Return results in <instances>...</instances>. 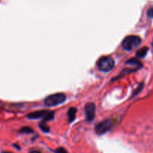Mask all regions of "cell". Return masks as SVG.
Instances as JSON below:
<instances>
[{
    "label": "cell",
    "mask_w": 153,
    "mask_h": 153,
    "mask_svg": "<svg viewBox=\"0 0 153 153\" xmlns=\"http://www.w3.org/2000/svg\"><path fill=\"white\" fill-rule=\"evenodd\" d=\"M65 100L66 96L65 94L56 93L47 97L45 100V104L48 107H54L64 103Z\"/></svg>",
    "instance_id": "7a4b0ae2"
},
{
    "label": "cell",
    "mask_w": 153,
    "mask_h": 153,
    "mask_svg": "<svg viewBox=\"0 0 153 153\" xmlns=\"http://www.w3.org/2000/svg\"><path fill=\"white\" fill-rule=\"evenodd\" d=\"M54 152L55 153H68L67 152V150H66L65 148H63V147H59V148H57L54 151Z\"/></svg>",
    "instance_id": "8fae6325"
},
{
    "label": "cell",
    "mask_w": 153,
    "mask_h": 153,
    "mask_svg": "<svg viewBox=\"0 0 153 153\" xmlns=\"http://www.w3.org/2000/svg\"><path fill=\"white\" fill-rule=\"evenodd\" d=\"M148 48H143L141 49H140L139 51L137 52V56L139 58H143V57L145 56L146 55L147 52H148Z\"/></svg>",
    "instance_id": "ba28073f"
},
{
    "label": "cell",
    "mask_w": 153,
    "mask_h": 153,
    "mask_svg": "<svg viewBox=\"0 0 153 153\" xmlns=\"http://www.w3.org/2000/svg\"><path fill=\"white\" fill-rule=\"evenodd\" d=\"M76 113V109L75 108V107H71V108L69 109L68 111V118L69 123H72V122L75 120Z\"/></svg>",
    "instance_id": "52a82bcc"
},
{
    "label": "cell",
    "mask_w": 153,
    "mask_h": 153,
    "mask_svg": "<svg viewBox=\"0 0 153 153\" xmlns=\"http://www.w3.org/2000/svg\"><path fill=\"white\" fill-rule=\"evenodd\" d=\"M85 115L87 121L91 122L95 117V104L93 103H88L85 107Z\"/></svg>",
    "instance_id": "5b68a950"
},
{
    "label": "cell",
    "mask_w": 153,
    "mask_h": 153,
    "mask_svg": "<svg viewBox=\"0 0 153 153\" xmlns=\"http://www.w3.org/2000/svg\"><path fill=\"white\" fill-rule=\"evenodd\" d=\"M39 127H40V128L42 129V131H44V132H49L50 128H49V126H48V125L44 124V123H42V124H40Z\"/></svg>",
    "instance_id": "30bf717a"
},
{
    "label": "cell",
    "mask_w": 153,
    "mask_h": 153,
    "mask_svg": "<svg viewBox=\"0 0 153 153\" xmlns=\"http://www.w3.org/2000/svg\"><path fill=\"white\" fill-rule=\"evenodd\" d=\"M141 43V38L137 35H128L123 39L122 47L126 51H131L139 46Z\"/></svg>",
    "instance_id": "6da1fadb"
},
{
    "label": "cell",
    "mask_w": 153,
    "mask_h": 153,
    "mask_svg": "<svg viewBox=\"0 0 153 153\" xmlns=\"http://www.w3.org/2000/svg\"><path fill=\"white\" fill-rule=\"evenodd\" d=\"M2 153H11V152H2Z\"/></svg>",
    "instance_id": "9a60e30c"
},
{
    "label": "cell",
    "mask_w": 153,
    "mask_h": 153,
    "mask_svg": "<svg viewBox=\"0 0 153 153\" xmlns=\"http://www.w3.org/2000/svg\"><path fill=\"white\" fill-rule=\"evenodd\" d=\"M115 61L110 56H103L99 59L97 62V66L101 71L108 72L114 67Z\"/></svg>",
    "instance_id": "3957f363"
},
{
    "label": "cell",
    "mask_w": 153,
    "mask_h": 153,
    "mask_svg": "<svg viewBox=\"0 0 153 153\" xmlns=\"http://www.w3.org/2000/svg\"><path fill=\"white\" fill-rule=\"evenodd\" d=\"M147 14H148V16L149 17H152V18H153V7H152V8H150L148 10Z\"/></svg>",
    "instance_id": "4fadbf2b"
},
{
    "label": "cell",
    "mask_w": 153,
    "mask_h": 153,
    "mask_svg": "<svg viewBox=\"0 0 153 153\" xmlns=\"http://www.w3.org/2000/svg\"><path fill=\"white\" fill-rule=\"evenodd\" d=\"M49 113L50 111H48V110H38V111L32 112L30 114L28 115L27 117L30 120H38L41 118L45 119Z\"/></svg>",
    "instance_id": "8992f818"
},
{
    "label": "cell",
    "mask_w": 153,
    "mask_h": 153,
    "mask_svg": "<svg viewBox=\"0 0 153 153\" xmlns=\"http://www.w3.org/2000/svg\"><path fill=\"white\" fill-rule=\"evenodd\" d=\"M113 126V120L111 119L105 120L98 123L95 127V132L98 134H104L108 132Z\"/></svg>",
    "instance_id": "277c9868"
},
{
    "label": "cell",
    "mask_w": 153,
    "mask_h": 153,
    "mask_svg": "<svg viewBox=\"0 0 153 153\" xmlns=\"http://www.w3.org/2000/svg\"><path fill=\"white\" fill-rule=\"evenodd\" d=\"M127 64L131 65H135L138 68H141V66H142V64H141V62L139 60L134 58L131 59H129L128 61H127Z\"/></svg>",
    "instance_id": "9c48e42d"
},
{
    "label": "cell",
    "mask_w": 153,
    "mask_h": 153,
    "mask_svg": "<svg viewBox=\"0 0 153 153\" xmlns=\"http://www.w3.org/2000/svg\"><path fill=\"white\" fill-rule=\"evenodd\" d=\"M20 132H23V133H32L33 132V131H32V128H30L29 127H25V128H23L20 130Z\"/></svg>",
    "instance_id": "7c38bea8"
},
{
    "label": "cell",
    "mask_w": 153,
    "mask_h": 153,
    "mask_svg": "<svg viewBox=\"0 0 153 153\" xmlns=\"http://www.w3.org/2000/svg\"><path fill=\"white\" fill-rule=\"evenodd\" d=\"M29 153H42V152L39 151H38V150H32L31 152H29Z\"/></svg>",
    "instance_id": "5bb4252c"
}]
</instances>
